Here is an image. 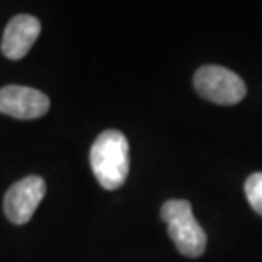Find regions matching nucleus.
Wrapping results in <instances>:
<instances>
[{
    "label": "nucleus",
    "instance_id": "nucleus-1",
    "mask_svg": "<svg viewBox=\"0 0 262 262\" xmlns=\"http://www.w3.org/2000/svg\"><path fill=\"white\" fill-rule=\"evenodd\" d=\"M91 167L104 189L116 191L129 172V143L121 131L106 129L91 146Z\"/></svg>",
    "mask_w": 262,
    "mask_h": 262
},
{
    "label": "nucleus",
    "instance_id": "nucleus-2",
    "mask_svg": "<svg viewBox=\"0 0 262 262\" xmlns=\"http://www.w3.org/2000/svg\"><path fill=\"white\" fill-rule=\"evenodd\" d=\"M160 216L167 223V230L176 249L186 257H199L206 250V233L198 223L192 206L186 199H170L164 203Z\"/></svg>",
    "mask_w": 262,
    "mask_h": 262
},
{
    "label": "nucleus",
    "instance_id": "nucleus-3",
    "mask_svg": "<svg viewBox=\"0 0 262 262\" xmlns=\"http://www.w3.org/2000/svg\"><path fill=\"white\" fill-rule=\"evenodd\" d=\"M194 89L203 99L220 106L238 104L247 94L242 78L220 65H204L199 68L194 75Z\"/></svg>",
    "mask_w": 262,
    "mask_h": 262
},
{
    "label": "nucleus",
    "instance_id": "nucleus-4",
    "mask_svg": "<svg viewBox=\"0 0 262 262\" xmlns=\"http://www.w3.org/2000/svg\"><path fill=\"white\" fill-rule=\"evenodd\" d=\"M46 194L45 179L39 176H28L9 187L4 198V211L14 225L28 223Z\"/></svg>",
    "mask_w": 262,
    "mask_h": 262
},
{
    "label": "nucleus",
    "instance_id": "nucleus-5",
    "mask_svg": "<svg viewBox=\"0 0 262 262\" xmlns=\"http://www.w3.org/2000/svg\"><path fill=\"white\" fill-rule=\"evenodd\" d=\"M50 99L46 94L24 85L0 89V113L15 119H36L48 113Z\"/></svg>",
    "mask_w": 262,
    "mask_h": 262
},
{
    "label": "nucleus",
    "instance_id": "nucleus-6",
    "mask_svg": "<svg viewBox=\"0 0 262 262\" xmlns=\"http://www.w3.org/2000/svg\"><path fill=\"white\" fill-rule=\"evenodd\" d=\"M41 23L34 15L20 14L9 20L2 38V53L9 60H20L29 53L31 46L39 38Z\"/></svg>",
    "mask_w": 262,
    "mask_h": 262
},
{
    "label": "nucleus",
    "instance_id": "nucleus-7",
    "mask_svg": "<svg viewBox=\"0 0 262 262\" xmlns=\"http://www.w3.org/2000/svg\"><path fill=\"white\" fill-rule=\"evenodd\" d=\"M245 196L254 211L262 216V172H255L245 181Z\"/></svg>",
    "mask_w": 262,
    "mask_h": 262
}]
</instances>
